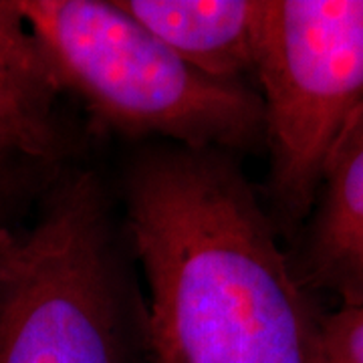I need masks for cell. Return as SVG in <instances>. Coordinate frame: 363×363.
I'll return each instance as SVG.
<instances>
[{
  "mask_svg": "<svg viewBox=\"0 0 363 363\" xmlns=\"http://www.w3.org/2000/svg\"><path fill=\"white\" fill-rule=\"evenodd\" d=\"M157 363H317L321 315L233 154L166 145L128 178Z\"/></svg>",
  "mask_w": 363,
  "mask_h": 363,
  "instance_id": "1",
  "label": "cell"
},
{
  "mask_svg": "<svg viewBox=\"0 0 363 363\" xmlns=\"http://www.w3.org/2000/svg\"><path fill=\"white\" fill-rule=\"evenodd\" d=\"M63 93L99 125L226 154L264 143L259 91L196 71L116 0H11Z\"/></svg>",
  "mask_w": 363,
  "mask_h": 363,
  "instance_id": "2",
  "label": "cell"
},
{
  "mask_svg": "<svg viewBox=\"0 0 363 363\" xmlns=\"http://www.w3.org/2000/svg\"><path fill=\"white\" fill-rule=\"evenodd\" d=\"M93 174L55 190L35 224L0 226V363H133L145 337Z\"/></svg>",
  "mask_w": 363,
  "mask_h": 363,
  "instance_id": "3",
  "label": "cell"
},
{
  "mask_svg": "<svg viewBox=\"0 0 363 363\" xmlns=\"http://www.w3.org/2000/svg\"><path fill=\"white\" fill-rule=\"evenodd\" d=\"M255 81L272 204L301 222L363 116V0H264Z\"/></svg>",
  "mask_w": 363,
  "mask_h": 363,
  "instance_id": "4",
  "label": "cell"
},
{
  "mask_svg": "<svg viewBox=\"0 0 363 363\" xmlns=\"http://www.w3.org/2000/svg\"><path fill=\"white\" fill-rule=\"evenodd\" d=\"M63 89L11 0H0V190L43 178L67 156Z\"/></svg>",
  "mask_w": 363,
  "mask_h": 363,
  "instance_id": "5",
  "label": "cell"
},
{
  "mask_svg": "<svg viewBox=\"0 0 363 363\" xmlns=\"http://www.w3.org/2000/svg\"><path fill=\"white\" fill-rule=\"evenodd\" d=\"M116 2L206 77L236 85H250L255 79L264 0Z\"/></svg>",
  "mask_w": 363,
  "mask_h": 363,
  "instance_id": "6",
  "label": "cell"
},
{
  "mask_svg": "<svg viewBox=\"0 0 363 363\" xmlns=\"http://www.w3.org/2000/svg\"><path fill=\"white\" fill-rule=\"evenodd\" d=\"M301 283L363 305V116L339 147L311 210Z\"/></svg>",
  "mask_w": 363,
  "mask_h": 363,
  "instance_id": "7",
  "label": "cell"
},
{
  "mask_svg": "<svg viewBox=\"0 0 363 363\" xmlns=\"http://www.w3.org/2000/svg\"><path fill=\"white\" fill-rule=\"evenodd\" d=\"M317 363H363V305L321 315Z\"/></svg>",
  "mask_w": 363,
  "mask_h": 363,
  "instance_id": "8",
  "label": "cell"
},
{
  "mask_svg": "<svg viewBox=\"0 0 363 363\" xmlns=\"http://www.w3.org/2000/svg\"><path fill=\"white\" fill-rule=\"evenodd\" d=\"M150 363H157V362H152V359H150Z\"/></svg>",
  "mask_w": 363,
  "mask_h": 363,
  "instance_id": "9",
  "label": "cell"
}]
</instances>
